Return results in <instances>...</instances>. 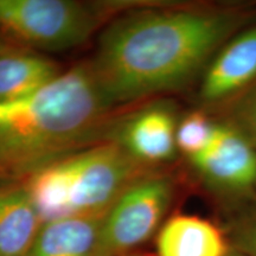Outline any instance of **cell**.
<instances>
[{
    "label": "cell",
    "mask_w": 256,
    "mask_h": 256,
    "mask_svg": "<svg viewBox=\"0 0 256 256\" xmlns=\"http://www.w3.org/2000/svg\"><path fill=\"white\" fill-rule=\"evenodd\" d=\"M256 19L246 5H148L102 31L90 68L113 108L183 90L217 50Z\"/></svg>",
    "instance_id": "cell-1"
},
{
    "label": "cell",
    "mask_w": 256,
    "mask_h": 256,
    "mask_svg": "<svg viewBox=\"0 0 256 256\" xmlns=\"http://www.w3.org/2000/svg\"><path fill=\"white\" fill-rule=\"evenodd\" d=\"M113 110L89 63L63 72L36 94L0 102V178L25 179L107 140Z\"/></svg>",
    "instance_id": "cell-2"
},
{
    "label": "cell",
    "mask_w": 256,
    "mask_h": 256,
    "mask_svg": "<svg viewBox=\"0 0 256 256\" xmlns=\"http://www.w3.org/2000/svg\"><path fill=\"white\" fill-rule=\"evenodd\" d=\"M148 171L119 144L104 140L43 166L24 180L46 223L102 215Z\"/></svg>",
    "instance_id": "cell-3"
},
{
    "label": "cell",
    "mask_w": 256,
    "mask_h": 256,
    "mask_svg": "<svg viewBox=\"0 0 256 256\" xmlns=\"http://www.w3.org/2000/svg\"><path fill=\"white\" fill-rule=\"evenodd\" d=\"M110 12L74 0H0V30L34 49L66 50L88 40Z\"/></svg>",
    "instance_id": "cell-4"
},
{
    "label": "cell",
    "mask_w": 256,
    "mask_h": 256,
    "mask_svg": "<svg viewBox=\"0 0 256 256\" xmlns=\"http://www.w3.org/2000/svg\"><path fill=\"white\" fill-rule=\"evenodd\" d=\"M177 182L165 170L136 178L102 215L98 256H124L158 234L174 203Z\"/></svg>",
    "instance_id": "cell-5"
},
{
    "label": "cell",
    "mask_w": 256,
    "mask_h": 256,
    "mask_svg": "<svg viewBox=\"0 0 256 256\" xmlns=\"http://www.w3.org/2000/svg\"><path fill=\"white\" fill-rule=\"evenodd\" d=\"M186 162L202 188L228 212L256 198V147L222 121L206 151Z\"/></svg>",
    "instance_id": "cell-6"
},
{
    "label": "cell",
    "mask_w": 256,
    "mask_h": 256,
    "mask_svg": "<svg viewBox=\"0 0 256 256\" xmlns=\"http://www.w3.org/2000/svg\"><path fill=\"white\" fill-rule=\"evenodd\" d=\"M179 118L174 102L159 98L114 121L107 140L122 146L146 168L160 170L179 154L176 142Z\"/></svg>",
    "instance_id": "cell-7"
},
{
    "label": "cell",
    "mask_w": 256,
    "mask_h": 256,
    "mask_svg": "<svg viewBox=\"0 0 256 256\" xmlns=\"http://www.w3.org/2000/svg\"><path fill=\"white\" fill-rule=\"evenodd\" d=\"M256 82V19L217 50L197 87L198 108L214 114Z\"/></svg>",
    "instance_id": "cell-8"
},
{
    "label": "cell",
    "mask_w": 256,
    "mask_h": 256,
    "mask_svg": "<svg viewBox=\"0 0 256 256\" xmlns=\"http://www.w3.org/2000/svg\"><path fill=\"white\" fill-rule=\"evenodd\" d=\"M42 226L26 182L0 178V256H26Z\"/></svg>",
    "instance_id": "cell-9"
},
{
    "label": "cell",
    "mask_w": 256,
    "mask_h": 256,
    "mask_svg": "<svg viewBox=\"0 0 256 256\" xmlns=\"http://www.w3.org/2000/svg\"><path fill=\"white\" fill-rule=\"evenodd\" d=\"M156 256H226L232 246L224 229L196 215L172 216L156 234Z\"/></svg>",
    "instance_id": "cell-10"
},
{
    "label": "cell",
    "mask_w": 256,
    "mask_h": 256,
    "mask_svg": "<svg viewBox=\"0 0 256 256\" xmlns=\"http://www.w3.org/2000/svg\"><path fill=\"white\" fill-rule=\"evenodd\" d=\"M102 215L43 223L26 256H98Z\"/></svg>",
    "instance_id": "cell-11"
},
{
    "label": "cell",
    "mask_w": 256,
    "mask_h": 256,
    "mask_svg": "<svg viewBox=\"0 0 256 256\" xmlns=\"http://www.w3.org/2000/svg\"><path fill=\"white\" fill-rule=\"evenodd\" d=\"M60 74L54 60L24 48L14 46L0 54V102L36 94Z\"/></svg>",
    "instance_id": "cell-12"
},
{
    "label": "cell",
    "mask_w": 256,
    "mask_h": 256,
    "mask_svg": "<svg viewBox=\"0 0 256 256\" xmlns=\"http://www.w3.org/2000/svg\"><path fill=\"white\" fill-rule=\"evenodd\" d=\"M217 128V118L202 108L180 115L176 134L179 154L186 160L200 154L212 142Z\"/></svg>",
    "instance_id": "cell-13"
},
{
    "label": "cell",
    "mask_w": 256,
    "mask_h": 256,
    "mask_svg": "<svg viewBox=\"0 0 256 256\" xmlns=\"http://www.w3.org/2000/svg\"><path fill=\"white\" fill-rule=\"evenodd\" d=\"M212 115L256 147V82Z\"/></svg>",
    "instance_id": "cell-14"
},
{
    "label": "cell",
    "mask_w": 256,
    "mask_h": 256,
    "mask_svg": "<svg viewBox=\"0 0 256 256\" xmlns=\"http://www.w3.org/2000/svg\"><path fill=\"white\" fill-rule=\"evenodd\" d=\"M224 232L234 249L246 256H256V198L229 211Z\"/></svg>",
    "instance_id": "cell-15"
},
{
    "label": "cell",
    "mask_w": 256,
    "mask_h": 256,
    "mask_svg": "<svg viewBox=\"0 0 256 256\" xmlns=\"http://www.w3.org/2000/svg\"><path fill=\"white\" fill-rule=\"evenodd\" d=\"M14 46V44L8 43V42H6L4 38L0 37V54H2V52H5V51L12 49Z\"/></svg>",
    "instance_id": "cell-16"
},
{
    "label": "cell",
    "mask_w": 256,
    "mask_h": 256,
    "mask_svg": "<svg viewBox=\"0 0 256 256\" xmlns=\"http://www.w3.org/2000/svg\"><path fill=\"white\" fill-rule=\"evenodd\" d=\"M226 256H246V255H243L242 252H238V250H236V249H234L232 247V249H230V252H229V254L226 255Z\"/></svg>",
    "instance_id": "cell-17"
},
{
    "label": "cell",
    "mask_w": 256,
    "mask_h": 256,
    "mask_svg": "<svg viewBox=\"0 0 256 256\" xmlns=\"http://www.w3.org/2000/svg\"><path fill=\"white\" fill-rule=\"evenodd\" d=\"M124 256H142V255L136 254V252H130V254H127V255H124Z\"/></svg>",
    "instance_id": "cell-18"
}]
</instances>
